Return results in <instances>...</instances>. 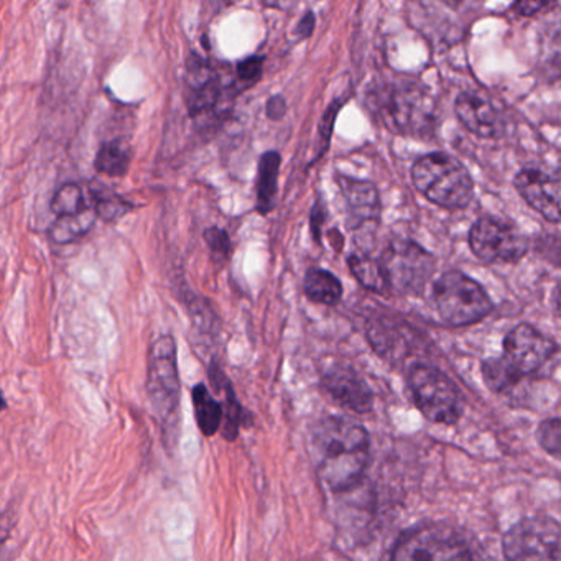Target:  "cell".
I'll list each match as a JSON object with an SVG mask.
<instances>
[{
  "label": "cell",
  "mask_w": 561,
  "mask_h": 561,
  "mask_svg": "<svg viewBox=\"0 0 561 561\" xmlns=\"http://www.w3.org/2000/svg\"><path fill=\"white\" fill-rule=\"evenodd\" d=\"M314 469L334 494L363 481L369 465L370 439L364 426L343 416H324L311 430Z\"/></svg>",
  "instance_id": "1"
},
{
  "label": "cell",
  "mask_w": 561,
  "mask_h": 561,
  "mask_svg": "<svg viewBox=\"0 0 561 561\" xmlns=\"http://www.w3.org/2000/svg\"><path fill=\"white\" fill-rule=\"evenodd\" d=\"M147 397L153 415L159 422L163 445L173 451L180 436V383L179 353L172 334H162L149 347L147 356Z\"/></svg>",
  "instance_id": "2"
},
{
  "label": "cell",
  "mask_w": 561,
  "mask_h": 561,
  "mask_svg": "<svg viewBox=\"0 0 561 561\" xmlns=\"http://www.w3.org/2000/svg\"><path fill=\"white\" fill-rule=\"evenodd\" d=\"M369 104L380 123L402 136H420L432 130L435 104L428 91L413 80L377 84L369 93Z\"/></svg>",
  "instance_id": "3"
},
{
  "label": "cell",
  "mask_w": 561,
  "mask_h": 561,
  "mask_svg": "<svg viewBox=\"0 0 561 561\" xmlns=\"http://www.w3.org/2000/svg\"><path fill=\"white\" fill-rule=\"evenodd\" d=\"M412 180L428 202L446 209L466 208L474 195V182L468 170L445 153H428L416 160Z\"/></svg>",
  "instance_id": "4"
},
{
  "label": "cell",
  "mask_w": 561,
  "mask_h": 561,
  "mask_svg": "<svg viewBox=\"0 0 561 561\" xmlns=\"http://www.w3.org/2000/svg\"><path fill=\"white\" fill-rule=\"evenodd\" d=\"M436 311L449 327L478 323L492 311V301L484 288L458 271L443 274L433 287Z\"/></svg>",
  "instance_id": "5"
},
{
  "label": "cell",
  "mask_w": 561,
  "mask_h": 561,
  "mask_svg": "<svg viewBox=\"0 0 561 561\" xmlns=\"http://www.w3.org/2000/svg\"><path fill=\"white\" fill-rule=\"evenodd\" d=\"M415 405L430 422L453 425L462 413V399L448 376L435 367L416 364L409 376Z\"/></svg>",
  "instance_id": "6"
},
{
  "label": "cell",
  "mask_w": 561,
  "mask_h": 561,
  "mask_svg": "<svg viewBox=\"0 0 561 561\" xmlns=\"http://www.w3.org/2000/svg\"><path fill=\"white\" fill-rule=\"evenodd\" d=\"M390 561H478L468 543L451 528L422 525L407 531L393 547Z\"/></svg>",
  "instance_id": "7"
},
{
  "label": "cell",
  "mask_w": 561,
  "mask_h": 561,
  "mask_svg": "<svg viewBox=\"0 0 561 561\" xmlns=\"http://www.w3.org/2000/svg\"><path fill=\"white\" fill-rule=\"evenodd\" d=\"M507 561H561V525L550 517H528L508 528L502 540Z\"/></svg>",
  "instance_id": "8"
},
{
  "label": "cell",
  "mask_w": 561,
  "mask_h": 561,
  "mask_svg": "<svg viewBox=\"0 0 561 561\" xmlns=\"http://www.w3.org/2000/svg\"><path fill=\"white\" fill-rule=\"evenodd\" d=\"M390 290L402 295H420L436 268L428 251L409 239H396L379 259Z\"/></svg>",
  "instance_id": "9"
},
{
  "label": "cell",
  "mask_w": 561,
  "mask_h": 561,
  "mask_svg": "<svg viewBox=\"0 0 561 561\" xmlns=\"http://www.w3.org/2000/svg\"><path fill=\"white\" fill-rule=\"evenodd\" d=\"M469 244L485 264H515L528 252V239L515 226L484 216L472 225Z\"/></svg>",
  "instance_id": "10"
},
{
  "label": "cell",
  "mask_w": 561,
  "mask_h": 561,
  "mask_svg": "<svg viewBox=\"0 0 561 561\" xmlns=\"http://www.w3.org/2000/svg\"><path fill=\"white\" fill-rule=\"evenodd\" d=\"M557 346L550 337L530 324H518L504 340L502 359L518 377L540 370L553 356Z\"/></svg>",
  "instance_id": "11"
},
{
  "label": "cell",
  "mask_w": 561,
  "mask_h": 561,
  "mask_svg": "<svg viewBox=\"0 0 561 561\" xmlns=\"http://www.w3.org/2000/svg\"><path fill=\"white\" fill-rule=\"evenodd\" d=\"M185 103L190 116L196 117L215 110L221 100L222 83L218 71L199 55L192 54L186 60Z\"/></svg>",
  "instance_id": "12"
},
{
  "label": "cell",
  "mask_w": 561,
  "mask_h": 561,
  "mask_svg": "<svg viewBox=\"0 0 561 561\" xmlns=\"http://www.w3.org/2000/svg\"><path fill=\"white\" fill-rule=\"evenodd\" d=\"M522 198L551 222H561V175L528 169L514 180Z\"/></svg>",
  "instance_id": "13"
},
{
  "label": "cell",
  "mask_w": 561,
  "mask_h": 561,
  "mask_svg": "<svg viewBox=\"0 0 561 561\" xmlns=\"http://www.w3.org/2000/svg\"><path fill=\"white\" fill-rule=\"evenodd\" d=\"M321 387L331 399L351 412L367 413L373 410V390L353 367L344 364L328 367L321 376Z\"/></svg>",
  "instance_id": "14"
},
{
  "label": "cell",
  "mask_w": 561,
  "mask_h": 561,
  "mask_svg": "<svg viewBox=\"0 0 561 561\" xmlns=\"http://www.w3.org/2000/svg\"><path fill=\"white\" fill-rule=\"evenodd\" d=\"M456 116L462 126L482 139H495L505 130L501 110L484 94L461 93L455 104Z\"/></svg>",
  "instance_id": "15"
},
{
  "label": "cell",
  "mask_w": 561,
  "mask_h": 561,
  "mask_svg": "<svg viewBox=\"0 0 561 561\" xmlns=\"http://www.w3.org/2000/svg\"><path fill=\"white\" fill-rule=\"evenodd\" d=\"M336 182L350 211V228L364 229L366 226H376L380 216V199L376 186L341 173L336 175Z\"/></svg>",
  "instance_id": "16"
},
{
  "label": "cell",
  "mask_w": 561,
  "mask_h": 561,
  "mask_svg": "<svg viewBox=\"0 0 561 561\" xmlns=\"http://www.w3.org/2000/svg\"><path fill=\"white\" fill-rule=\"evenodd\" d=\"M209 379H211L213 386L216 390L225 393V422H222V436L228 442H234L239 436V430L242 425H248L249 415L241 403H239L238 396H236L234 387H232L231 380L228 379L225 373L219 369L216 364L209 367Z\"/></svg>",
  "instance_id": "17"
},
{
  "label": "cell",
  "mask_w": 561,
  "mask_h": 561,
  "mask_svg": "<svg viewBox=\"0 0 561 561\" xmlns=\"http://www.w3.org/2000/svg\"><path fill=\"white\" fill-rule=\"evenodd\" d=\"M282 157L275 150L262 153L259 159L255 195L261 215H268L274 209L278 193V175H280Z\"/></svg>",
  "instance_id": "18"
},
{
  "label": "cell",
  "mask_w": 561,
  "mask_h": 561,
  "mask_svg": "<svg viewBox=\"0 0 561 561\" xmlns=\"http://www.w3.org/2000/svg\"><path fill=\"white\" fill-rule=\"evenodd\" d=\"M193 410L199 432L205 436H215L225 422V407L213 397L205 383H196L192 390Z\"/></svg>",
  "instance_id": "19"
},
{
  "label": "cell",
  "mask_w": 561,
  "mask_h": 561,
  "mask_svg": "<svg viewBox=\"0 0 561 561\" xmlns=\"http://www.w3.org/2000/svg\"><path fill=\"white\" fill-rule=\"evenodd\" d=\"M304 294L313 304L334 307L343 298V284L330 271L311 267L304 277Z\"/></svg>",
  "instance_id": "20"
},
{
  "label": "cell",
  "mask_w": 561,
  "mask_h": 561,
  "mask_svg": "<svg viewBox=\"0 0 561 561\" xmlns=\"http://www.w3.org/2000/svg\"><path fill=\"white\" fill-rule=\"evenodd\" d=\"M130 163H133V153H130L129 147L124 146L121 140H110L98 150L94 169L101 175L117 179V176H126L129 173Z\"/></svg>",
  "instance_id": "21"
},
{
  "label": "cell",
  "mask_w": 561,
  "mask_h": 561,
  "mask_svg": "<svg viewBox=\"0 0 561 561\" xmlns=\"http://www.w3.org/2000/svg\"><path fill=\"white\" fill-rule=\"evenodd\" d=\"M347 265H350V271L353 272L356 280L367 290L376 291V294H386V290H390L380 261H376L367 254L354 252L347 257Z\"/></svg>",
  "instance_id": "22"
},
{
  "label": "cell",
  "mask_w": 561,
  "mask_h": 561,
  "mask_svg": "<svg viewBox=\"0 0 561 561\" xmlns=\"http://www.w3.org/2000/svg\"><path fill=\"white\" fill-rule=\"evenodd\" d=\"M96 219L98 215L94 208L87 209V211L80 213V215L58 218L51 225L50 231H48L50 232V239L55 244H71V242L87 236L93 229Z\"/></svg>",
  "instance_id": "23"
},
{
  "label": "cell",
  "mask_w": 561,
  "mask_h": 561,
  "mask_svg": "<svg viewBox=\"0 0 561 561\" xmlns=\"http://www.w3.org/2000/svg\"><path fill=\"white\" fill-rule=\"evenodd\" d=\"M183 305L188 310L190 320L195 324L196 330L206 334H213L219 330L221 321H219L218 313L206 298L193 294L190 288H185L183 290Z\"/></svg>",
  "instance_id": "24"
},
{
  "label": "cell",
  "mask_w": 561,
  "mask_h": 561,
  "mask_svg": "<svg viewBox=\"0 0 561 561\" xmlns=\"http://www.w3.org/2000/svg\"><path fill=\"white\" fill-rule=\"evenodd\" d=\"M51 211L64 218V216L80 215V213L87 211V209L93 208L90 203L87 202L83 188L78 183H65L64 186L57 190L54 198L50 203Z\"/></svg>",
  "instance_id": "25"
},
{
  "label": "cell",
  "mask_w": 561,
  "mask_h": 561,
  "mask_svg": "<svg viewBox=\"0 0 561 561\" xmlns=\"http://www.w3.org/2000/svg\"><path fill=\"white\" fill-rule=\"evenodd\" d=\"M93 208L98 218L104 222H114L124 218L133 209V205L114 193H94Z\"/></svg>",
  "instance_id": "26"
},
{
  "label": "cell",
  "mask_w": 561,
  "mask_h": 561,
  "mask_svg": "<svg viewBox=\"0 0 561 561\" xmlns=\"http://www.w3.org/2000/svg\"><path fill=\"white\" fill-rule=\"evenodd\" d=\"M482 373H484L485 382L495 392L511 389L512 386H515L520 380V377L507 366V363L502 357L488 360L484 367H482Z\"/></svg>",
  "instance_id": "27"
},
{
  "label": "cell",
  "mask_w": 561,
  "mask_h": 561,
  "mask_svg": "<svg viewBox=\"0 0 561 561\" xmlns=\"http://www.w3.org/2000/svg\"><path fill=\"white\" fill-rule=\"evenodd\" d=\"M537 439L548 455L561 461V419L541 422L537 430Z\"/></svg>",
  "instance_id": "28"
},
{
  "label": "cell",
  "mask_w": 561,
  "mask_h": 561,
  "mask_svg": "<svg viewBox=\"0 0 561 561\" xmlns=\"http://www.w3.org/2000/svg\"><path fill=\"white\" fill-rule=\"evenodd\" d=\"M203 238H205L206 245L216 262H228L232 254V242L225 229L211 226L206 229Z\"/></svg>",
  "instance_id": "29"
},
{
  "label": "cell",
  "mask_w": 561,
  "mask_h": 561,
  "mask_svg": "<svg viewBox=\"0 0 561 561\" xmlns=\"http://www.w3.org/2000/svg\"><path fill=\"white\" fill-rule=\"evenodd\" d=\"M341 106H343V103H341V101H336V103H333L328 107L327 113L321 117L320 126H318V152L314 160H320V157L323 156V153L327 152L328 147H330L334 123H336V116L337 113H340Z\"/></svg>",
  "instance_id": "30"
},
{
  "label": "cell",
  "mask_w": 561,
  "mask_h": 561,
  "mask_svg": "<svg viewBox=\"0 0 561 561\" xmlns=\"http://www.w3.org/2000/svg\"><path fill=\"white\" fill-rule=\"evenodd\" d=\"M265 58L262 55H252L239 61L236 71H238L239 81L245 84H254L261 80L262 71H264Z\"/></svg>",
  "instance_id": "31"
},
{
  "label": "cell",
  "mask_w": 561,
  "mask_h": 561,
  "mask_svg": "<svg viewBox=\"0 0 561 561\" xmlns=\"http://www.w3.org/2000/svg\"><path fill=\"white\" fill-rule=\"evenodd\" d=\"M545 65H547V71L551 77L561 80V31L548 44Z\"/></svg>",
  "instance_id": "32"
},
{
  "label": "cell",
  "mask_w": 561,
  "mask_h": 561,
  "mask_svg": "<svg viewBox=\"0 0 561 561\" xmlns=\"http://www.w3.org/2000/svg\"><path fill=\"white\" fill-rule=\"evenodd\" d=\"M288 104L282 94H274L268 98L267 104H265V116L271 121H282L287 116Z\"/></svg>",
  "instance_id": "33"
},
{
  "label": "cell",
  "mask_w": 561,
  "mask_h": 561,
  "mask_svg": "<svg viewBox=\"0 0 561 561\" xmlns=\"http://www.w3.org/2000/svg\"><path fill=\"white\" fill-rule=\"evenodd\" d=\"M324 221H327V213H324L323 203L318 199L314 203L313 209H311L310 216V229L313 239L317 242H321V228H323Z\"/></svg>",
  "instance_id": "34"
},
{
  "label": "cell",
  "mask_w": 561,
  "mask_h": 561,
  "mask_svg": "<svg viewBox=\"0 0 561 561\" xmlns=\"http://www.w3.org/2000/svg\"><path fill=\"white\" fill-rule=\"evenodd\" d=\"M314 27H317V18H314L313 11H307L304 18L298 21L294 35L300 41H305V38H310L313 35Z\"/></svg>",
  "instance_id": "35"
},
{
  "label": "cell",
  "mask_w": 561,
  "mask_h": 561,
  "mask_svg": "<svg viewBox=\"0 0 561 561\" xmlns=\"http://www.w3.org/2000/svg\"><path fill=\"white\" fill-rule=\"evenodd\" d=\"M545 8H547V4H543V2H537V4H534V2H522V4H515V9H517L522 15H531L534 12L540 11V9Z\"/></svg>",
  "instance_id": "36"
},
{
  "label": "cell",
  "mask_w": 561,
  "mask_h": 561,
  "mask_svg": "<svg viewBox=\"0 0 561 561\" xmlns=\"http://www.w3.org/2000/svg\"><path fill=\"white\" fill-rule=\"evenodd\" d=\"M553 305L554 311L561 318V282L558 284L557 290H554Z\"/></svg>",
  "instance_id": "37"
}]
</instances>
